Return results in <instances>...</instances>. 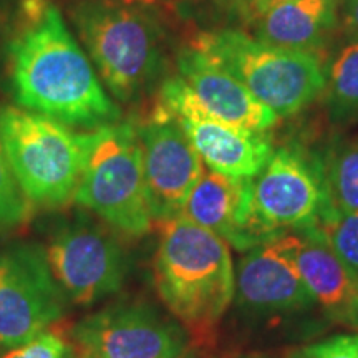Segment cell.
Masks as SVG:
<instances>
[{"mask_svg": "<svg viewBox=\"0 0 358 358\" xmlns=\"http://www.w3.org/2000/svg\"><path fill=\"white\" fill-rule=\"evenodd\" d=\"M285 2H290V0H237L229 13L227 24L234 25V29L250 30L267 12Z\"/></svg>", "mask_w": 358, "mask_h": 358, "instance_id": "cell-24", "label": "cell"}, {"mask_svg": "<svg viewBox=\"0 0 358 358\" xmlns=\"http://www.w3.org/2000/svg\"><path fill=\"white\" fill-rule=\"evenodd\" d=\"M250 182L252 179L204 171L181 216L214 232L237 250L257 248L261 243L250 222Z\"/></svg>", "mask_w": 358, "mask_h": 358, "instance_id": "cell-14", "label": "cell"}, {"mask_svg": "<svg viewBox=\"0 0 358 358\" xmlns=\"http://www.w3.org/2000/svg\"><path fill=\"white\" fill-rule=\"evenodd\" d=\"M156 224L153 271L161 301L192 334H209L236 294L229 244L185 216Z\"/></svg>", "mask_w": 358, "mask_h": 358, "instance_id": "cell-3", "label": "cell"}, {"mask_svg": "<svg viewBox=\"0 0 358 358\" xmlns=\"http://www.w3.org/2000/svg\"><path fill=\"white\" fill-rule=\"evenodd\" d=\"M83 168L73 201L115 231L145 236L153 226L143 153L134 123L116 122L82 133Z\"/></svg>", "mask_w": 358, "mask_h": 358, "instance_id": "cell-5", "label": "cell"}, {"mask_svg": "<svg viewBox=\"0 0 358 358\" xmlns=\"http://www.w3.org/2000/svg\"><path fill=\"white\" fill-rule=\"evenodd\" d=\"M176 70L198 105L194 118L185 120H213L254 131H268L279 122L239 80L189 43L176 52Z\"/></svg>", "mask_w": 358, "mask_h": 358, "instance_id": "cell-12", "label": "cell"}, {"mask_svg": "<svg viewBox=\"0 0 358 358\" xmlns=\"http://www.w3.org/2000/svg\"><path fill=\"white\" fill-rule=\"evenodd\" d=\"M7 57L10 92L20 108L83 129L122 122V110L53 2L37 17H20Z\"/></svg>", "mask_w": 358, "mask_h": 358, "instance_id": "cell-1", "label": "cell"}, {"mask_svg": "<svg viewBox=\"0 0 358 358\" xmlns=\"http://www.w3.org/2000/svg\"><path fill=\"white\" fill-rule=\"evenodd\" d=\"M2 358H77L71 343L66 342L60 335L52 332H43L37 337L13 347Z\"/></svg>", "mask_w": 358, "mask_h": 358, "instance_id": "cell-23", "label": "cell"}, {"mask_svg": "<svg viewBox=\"0 0 358 358\" xmlns=\"http://www.w3.org/2000/svg\"><path fill=\"white\" fill-rule=\"evenodd\" d=\"M329 209L319 159L279 148L250 182V222L261 244L313 227Z\"/></svg>", "mask_w": 358, "mask_h": 358, "instance_id": "cell-7", "label": "cell"}, {"mask_svg": "<svg viewBox=\"0 0 358 358\" xmlns=\"http://www.w3.org/2000/svg\"><path fill=\"white\" fill-rule=\"evenodd\" d=\"M325 88L327 108L334 122L358 118V38L350 40L335 57Z\"/></svg>", "mask_w": 358, "mask_h": 358, "instance_id": "cell-19", "label": "cell"}, {"mask_svg": "<svg viewBox=\"0 0 358 358\" xmlns=\"http://www.w3.org/2000/svg\"><path fill=\"white\" fill-rule=\"evenodd\" d=\"M30 211L32 204L19 186L0 140V234L15 231L25 224Z\"/></svg>", "mask_w": 358, "mask_h": 358, "instance_id": "cell-20", "label": "cell"}, {"mask_svg": "<svg viewBox=\"0 0 358 358\" xmlns=\"http://www.w3.org/2000/svg\"><path fill=\"white\" fill-rule=\"evenodd\" d=\"M297 358H358V335H340L313 343Z\"/></svg>", "mask_w": 358, "mask_h": 358, "instance_id": "cell-25", "label": "cell"}, {"mask_svg": "<svg viewBox=\"0 0 358 358\" xmlns=\"http://www.w3.org/2000/svg\"><path fill=\"white\" fill-rule=\"evenodd\" d=\"M297 248L299 234L287 232L248 250L236 279V292L244 306L282 312L301 310L315 302L297 267Z\"/></svg>", "mask_w": 358, "mask_h": 358, "instance_id": "cell-13", "label": "cell"}, {"mask_svg": "<svg viewBox=\"0 0 358 358\" xmlns=\"http://www.w3.org/2000/svg\"><path fill=\"white\" fill-rule=\"evenodd\" d=\"M340 0H290L252 27L254 37L287 50L317 53L338 25Z\"/></svg>", "mask_w": 358, "mask_h": 358, "instance_id": "cell-17", "label": "cell"}, {"mask_svg": "<svg viewBox=\"0 0 358 358\" xmlns=\"http://www.w3.org/2000/svg\"><path fill=\"white\" fill-rule=\"evenodd\" d=\"M136 128L153 221L181 216L191 191L204 174L203 159L178 118L159 103Z\"/></svg>", "mask_w": 358, "mask_h": 358, "instance_id": "cell-10", "label": "cell"}, {"mask_svg": "<svg viewBox=\"0 0 358 358\" xmlns=\"http://www.w3.org/2000/svg\"><path fill=\"white\" fill-rule=\"evenodd\" d=\"M71 345L77 358H176L182 342L150 308L113 306L75 325Z\"/></svg>", "mask_w": 358, "mask_h": 358, "instance_id": "cell-11", "label": "cell"}, {"mask_svg": "<svg viewBox=\"0 0 358 358\" xmlns=\"http://www.w3.org/2000/svg\"><path fill=\"white\" fill-rule=\"evenodd\" d=\"M65 295L45 249L20 244L0 250V345H24L60 320Z\"/></svg>", "mask_w": 358, "mask_h": 358, "instance_id": "cell-8", "label": "cell"}, {"mask_svg": "<svg viewBox=\"0 0 358 358\" xmlns=\"http://www.w3.org/2000/svg\"><path fill=\"white\" fill-rule=\"evenodd\" d=\"M191 47L203 52L279 116H292L325 92L324 62L317 53L264 43L234 27L196 32Z\"/></svg>", "mask_w": 358, "mask_h": 358, "instance_id": "cell-4", "label": "cell"}, {"mask_svg": "<svg viewBox=\"0 0 358 358\" xmlns=\"http://www.w3.org/2000/svg\"><path fill=\"white\" fill-rule=\"evenodd\" d=\"M320 164L329 204L325 214L358 213V141L334 146Z\"/></svg>", "mask_w": 358, "mask_h": 358, "instance_id": "cell-18", "label": "cell"}, {"mask_svg": "<svg viewBox=\"0 0 358 358\" xmlns=\"http://www.w3.org/2000/svg\"><path fill=\"white\" fill-rule=\"evenodd\" d=\"M69 19L101 83L131 105L163 83L166 35L146 8L123 0H71Z\"/></svg>", "mask_w": 358, "mask_h": 358, "instance_id": "cell-2", "label": "cell"}, {"mask_svg": "<svg viewBox=\"0 0 358 358\" xmlns=\"http://www.w3.org/2000/svg\"><path fill=\"white\" fill-rule=\"evenodd\" d=\"M211 171L232 178L254 179L274 155V143L267 131L229 127L213 120L178 118Z\"/></svg>", "mask_w": 358, "mask_h": 358, "instance_id": "cell-16", "label": "cell"}, {"mask_svg": "<svg viewBox=\"0 0 358 358\" xmlns=\"http://www.w3.org/2000/svg\"><path fill=\"white\" fill-rule=\"evenodd\" d=\"M236 2L237 0H174V10L182 20L217 29L221 24H227Z\"/></svg>", "mask_w": 358, "mask_h": 358, "instance_id": "cell-22", "label": "cell"}, {"mask_svg": "<svg viewBox=\"0 0 358 358\" xmlns=\"http://www.w3.org/2000/svg\"><path fill=\"white\" fill-rule=\"evenodd\" d=\"M0 140L30 204L55 209L69 204L83 168L82 133L20 106L0 110Z\"/></svg>", "mask_w": 358, "mask_h": 358, "instance_id": "cell-6", "label": "cell"}, {"mask_svg": "<svg viewBox=\"0 0 358 358\" xmlns=\"http://www.w3.org/2000/svg\"><path fill=\"white\" fill-rule=\"evenodd\" d=\"M315 227L329 248L358 272V213H329Z\"/></svg>", "mask_w": 358, "mask_h": 358, "instance_id": "cell-21", "label": "cell"}, {"mask_svg": "<svg viewBox=\"0 0 358 358\" xmlns=\"http://www.w3.org/2000/svg\"><path fill=\"white\" fill-rule=\"evenodd\" d=\"M62 292L88 307L118 292L127 277V257L113 236L92 222H69L45 249Z\"/></svg>", "mask_w": 358, "mask_h": 358, "instance_id": "cell-9", "label": "cell"}, {"mask_svg": "<svg viewBox=\"0 0 358 358\" xmlns=\"http://www.w3.org/2000/svg\"><path fill=\"white\" fill-rule=\"evenodd\" d=\"M295 232L297 267L315 302L334 322L358 329V272L329 248L315 226Z\"/></svg>", "mask_w": 358, "mask_h": 358, "instance_id": "cell-15", "label": "cell"}, {"mask_svg": "<svg viewBox=\"0 0 358 358\" xmlns=\"http://www.w3.org/2000/svg\"><path fill=\"white\" fill-rule=\"evenodd\" d=\"M342 29L350 40L358 38V0H345L343 3Z\"/></svg>", "mask_w": 358, "mask_h": 358, "instance_id": "cell-26", "label": "cell"}]
</instances>
